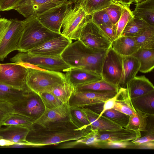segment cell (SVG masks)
<instances>
[{
	"label": "cell",
	"mask_w": 154,
	"mask_h": 154,
	"mask_svg": "<svg viewBox=\"0 0 154 154\" xmlns=\"http://www.w3.org/2000/svg\"><path fill=\"white\" fill-rule=\"evenodd\" d=\"M76 90L96 92L118 91L119 87L111 84L102 79L99 80L89 83L78 86Z\"/></svg>",
	"instance_id": "1f68e13d"
},
{
	"label": "cell",
	"mask_w": 154,
	"mask_h": 154,
	"mask_svg": "<svg viewBox=\"0 0 154 154\" xmlns=\"http://www.w3.org/2000/svg\"><path fill=\"white\" fill-rule=\"evenodd\" d=\"M71 122L69 106L68 103L51 109L45 108L43 114L33 124L43 128L61 126Z\"/></svg>",
	"instance_id": "9c48e42d"
},
{
	"label": "cell",
	"mask_w": 154,
	"mask_h": 154,
	"mask_svg": "<svg viewBox=\"0 0 154 154\" xmlns=\"http://www.w3.org/2000/svg\"><path fill=\"white\" fill-rule=\"evenodd\" d=\"M146 133L143 136L140 137L131 141L135 146L140 144L148 141H154V131L153 128L150 131H147Z\"/></svg>",
	"instance_id": "f6af8a7d"
},
{
	"label": "cell",
	"mask_w": 154,
	"mask_h": 154,
	"mask_svg": "<svg viewBox=\"0 0 154 154\" xmlns=\"http://www.w3.org/2000/svg\"><path fill=\"white\" fill-rule=\"evenodd\" d=\"M21 0H0V11H8L13 8Z\"/></svg>",
	"instance_id": "7dc6e473"
},
{
	"label": "cell",
	"mask_w": 154,
	"mask_h": 154,
	"mask_svg": "<svg viewBox=\"0 0 154 154\" xmlns=\"http://www.w3.org/2000/svg\"><path fill=\"white\" fill-rule=\"evenodd\" d=\"M1 65H0V71H1Z\"/></svg>",
	"instance_id": "9f6ffc18"
},
{
	"label": "cell",
	"mask_w": 154,
	"mask_h": 154,
	"mask_svg": "<svg viewBox=\"0 0 154 154\" xmlns=\"http://www.w3.org/2000/svg\"><path fill=\"white\" fill-rule=\"evenodd\" d=\"M126 88L131 99L154 90L153 84L144 75L135 77L128 83Z\"/></svg>",
	"instance_id": "603a6c76"
},
{
	"label": "cell",
	"mask_w": 154,
	"mask_h": 154,
	"mask_svg": "<svg viewBox=\"0 0 154 154\" xmlns=\"http://www.w3.org/2000/svg\"><path fill=\"white\" fill-rule=\"evenodd\" d=\"M72 41L61 35L48 40L27 52L35 55L51 57L61 56Z\"/></svg>",
	"instance_id": "2e32d148"
},
{
	"label": "cell",
	"mask_w": 154,
	"mask_h": 154,
	"mask_svg": "<svg viewBox=\"0 0 154 154\" xmlns=\"http://www.w3.org/2000/svg\"><path fill=\"white\" fill-rule=\"evenodd\" d=\"M150 26L144 20L134 16L127 23L121 36L134 37L139 35L148 29Z\"/></svg>",
	"instance_id": "f546056e"
},
{
	"label": "cell",
	"mask_w": 154,
	"mask_h": 154,
	"mask_svg": "<svg viewBox=\"0 0 154 154\" xmlns=\"http://www.w3.org/2000/svg\"><path fill=\"white\" fill-rule=\"evenodd\" d=\"M75 90V87L66 79L53 87L49 92L52 94L63 103H68Z\"/></svg>",
	"instance_id": "4dcf8cb0"
},
{
	"label": "cell",
	"mask_w": 154,
	"mask_h": 154,
	"mask_svg": "<svg viewBox=\"0 0 154 154\" xmlns=\"http://www.w3.org/2000/svg\"><path fill=\"white\" fill-rule=\"evenodd\" d=\"M15 144H16L15 143L0 137V146L4 147L10 146Z\"/></svg>",
	"instance_id": "f907efd6"
},
{
	"label": "cell",
	"mask_w": 154,
	"mask_h": 154,
	"mask_svg": "<svg viewBox=\"0 0 154 154\" xmlns=\"http://www.w3.org/2000/svg\"><path fill=\"white\" fill-rule=\"evenodd\" d=\"M135 109L139 110L148 116H154V90L144 95L131 99Z\"/></svg>",
	"instance_id": "d4e9b609"
},
{
	"label": "cell",
	"mask_w": 154,
	"mask_h": 154,
	"mask_svg": "<svg viewBox=\"0 0 154 154\" xmlns=\"http://www.w3.org/2000/svg\"><path fill=\"white\" fill-rule=\"evenodd\" d=\"M136 4L132 11L134 16L154 26V0H144Z\"/></svg>",
	"instance_id": "cb8c5ba5"
},
{
	"label": "cell",
	"mask_w": 154,
	"mask_h": 154,
	"mask_svg": "<svg viewBox=\"0 0 154 154\" xmlns=\"http://www.w3.org/2000/svg\"><path fill=\"white\" fill-rule=\"evenodd\" d=\"M141 136L140 132L123 127L114 130L97 131L98 139L101 142L131 141Z\"/></svg>",
	"instance_id": "ac0fdd59"
},
{
	"label": "cell",
	"mask_w": 154,
	"mask_h": 154,
	"mask_svg": "<svg viewBox=\"0 0 154 154\" xmlns=\"http://www.w3.org/2000/svg\"><path fill=\"white\" fill-rule=\"evenodd\" d=\"M113 109L130 116L137 115V111L127 88H122Z\"/></svg>",
	"instance_id": "484cf974"
},
{
	"label": "cell",
	"mask_w": 154,
	"mask_h": 154,
	"mask_svg": "<svg viewBox=\"0 0 154 154\" xmlns=\"http://www.w3.org/2000/svg\"><path fill=\"white\" fill-rule=\"evenodd\" d=\"M113 2H119V0H112Z\"/></svg>",
	"instance_id": "11a10c76"
},
{
	"label": "cell",
	"mask_w": 154,
	"mask_h": 154,
	"mask_svg": "<svg viewBox=\"0 0 154 154\" xmlns=\"http://www.w3.org/2000/svg\"><path fill=\"white\" fill-rule=\"evenodd\" d=\"M98 26L111 42L117 38L116 27L114 24H105L100 25Z\"/></svg>",
	"instance_id": "ee69618b"
},
{
	"label": "cell",
	"mask_w": 154,
	"mask_h": 154,
	"mask_svg": "<svg viewBox=\"0 0 154 154\" xmlns=\"http://www.w3.org/2000/svg\"><path fill=\"white\" fill-rule=\"evenodd\" d=\"M101 116L123 128L127 125L130 116L113 108L105 111Z\"/></svg>",
	"instance_id": "d590c367"
},
{
	"label": "cell",
	"mask_w": 154,
	"mask_h": 154,
	"mask_svg": "<svg viewBox=\"0 0 154 154\" xmlns=\"http://www.w3.org/2000/svg\"><path fill=\"white\" fill-rule=\"evenodd\" d=\"M110 47L122 56L132 55L140 48L133 37L123 35L112 41Z\"/></svg>",
	"instance_id": "7402d4cb"
},
{
	"label": "cell",
	"mask_w": 154,
	"mask_h": 154,
	"mask_svg": "<svg viewBox=\"0 0 154 154\" xmlns=\"http://www.w3.org/2000/svg\"><path fill=\"white\" fill-rule=\"evenodd\" d=\"M13 105L15 112L26 117L33 123L45 109L39 95L29 88L23 98Z\"/></svg>",
	"instance_id": "52a82bcc"
},
{
	"label": "cell",
	"mask_w": 154,
	"mask_h": 154,
	"mask_svg": "<svg viewBox=\"0 0 154 154\" xmlns=\"http://www.w3.org/2000/svg\"><path fill=\"white\" fill-rule=\"evenodd\" d=\"M91 130H79L71 123L63 126L50 128H42L33 124L26 140L29 146L57 145L62 143L77 140Z\"/></svg>",
	"instance_id": "6da1fadb"
},
{
	"label": "cell",
	"mask_w": 154,
	"mask_h": 154,
	"mask_svg": "<svg viewBox=\"0 0 154 154\" xmlns=\"http://www.w3.org/2000/svg\"><path fill=\"white\" fill-rule=\"evenodd\" d=\"M83 0H71L73 3L74 4V5H80Z\"/></svg>",
	"instance_id": "f5cc1de1"
},
{
	"label": "cell",
	"mask_w": 154,
	"mask_h": 154,
	"mask_svg": "<svg viewBox=\"0 0 154 154\" xmlns=\"http://www.w3.org/2000/svg\"><path fill=\"white\" fill-rule=\"evenodd\" d=\"M0 128V137L11 141L16 144L29 146L26 138L29 130L27 127L9 125Z\"/></svg>",
	"instance_id": "d6986e66"
},
{
	"label": "cell",
	"mask_w": 154,
	"mask_h": 154,
	"mask_svg": "<svg viewBox=\"0 0 154 154\" xmlns=\"http://www.w3.org/2000/svg\"><path fill=\"white\" fill-rule=\"evenodd\" d=\"M66 79L75 87L100 80V74L79 67H71L66 72Z\"/></svg>",
	"instance_id": "e0dca14e"
},
{
	"label": "cell",
	"mask_w": 154,
	"mask_h": 154,
	"mask_svg": "<svg viewBox=\"0 0 154 154\" xmlns=\"http://www.w3.org/2000/svg\"><path fill=\"white\" fill-rule=\"evenodd\" d=\"M144 0H134V2L137 3L138 2H139Z\"/></svg>",
	"instance_id": "db71d44e"
},
{
	"label": "cell",
	"mask_w": 154,
	"mask_h": 154,
	"mask_svg": "<svg viewBox=\"0 0 154 154\" xmlns=\"http://www.w3.org/2000/svg\"><path fill=\"white\" fill-rule=\"evenodd\" d=\"M61 4L52 0H21L12 9L27 18L36 16Z\"/></svg>",
	"instance_id": "9a60e30c"
},
{
	"label": "cell",
	"mask_w": 154,
	"mask_h": 154,
	"mask_svg": "<svg viewBox=\"0 0 154 154\" xmlns=\"http://www.w3.org/2000/svg\"><path fill=\"white\" fill-rule=\"evenodd\" d=\"M136 110L137 115L130 116L128 123L125 128L140 132H146L147 131V119L149 116L139 110Z\"/></svg>",
	"instance_id": "d6a6232c"
},
{
	"label": "cell",
	"mask_w": 154,
	"mask_h": 154,
	"mask_svg": "<svg viewBox=\"0 0 154 154\" xmlns=\"http://www.w3.org/2000/svg\"><path fill=\"white\" fill-rule=\"evenodd\" d=\"M123 57L122 69L119 87L126 88L128 83L136 76L139 70L140 64L132 55Z\"/></svg>",
	"instance_id": "ffe728a7"
},
{
	"label": "cell",
	"mask_w": 154,
	"mask_h": 154,
	"mask_svg": "<svg viewBox=\"0 0 154 154\" xmlns=\"http://www.w3.org/2000/svg\"><path fill=\"white\" fill-rule=\"evenodd\" d=\"M16 63L24 62L35 65L45 70L57 72H66L71 67L61 56L51 57L34 54L28 52H20L10 59Z\"/></svg>",
	"instance_id": "8992f818"
},
{
	"label": "cell",
	"mask_w": 154,
	"mask_h": 154,
	"mask_svg": "<svg viewBox=\"0 0 154 154\" xmlns=\"http://www.w3.org/2000/svg\"><path fill=\"white\" fill-rule=\"evenodd\" d=\"M86 114L90 124L91 129L96 131L114 130L122 127L87 107L82 108Z\"/></svg>",
	"instance_id": "44dd1931"
},
{
	"label": "cell",
	"mask_w": 154,
	"mask_h": 154,
	"mask_svg": "<svg viewBox=\"0 0 154 154\" xmlns=\"http://www.w3.org/2000/svg\"><path fill=\"white\" fill-rule=\"evenodd\" d=\"M29 89H18L0 82V101L13 105L22 98Z\"/></svg>",
	"instance_id": "83f0119b"
},
{
	"label": "cell",
	"mask_w": 154,
	"mask_h": 154,
	"mask_svg": "<svg viewBox=\"0 0 154 154\" xmlns=\"http://www.w3.org/2000/svg\"><path fill=\"white\" fill-rule=\"evenodd\" d=\"M14 112L12 104L0 101V128L3 122Z\"/></svg>",
	"instance_id": "b9f144b4"
},
{
	"label": "cell",
	"mask_w": 154,
	"mask_h": 154,
	"mask_svg": "<svg viewBox=\"0 0 154 154\" xmlns=\"http://www.w3.org/2000/svg\"><path fill=\"white\" fill-rule=\"evenodd\" d=\"M92 20L99 25L105 24H112L107 14L106 9L95 12L91 15Z\"/></svg>",
	"instance_id": "60d3db41"
},
{
	"label": "cell",
	"mask_w": 154,
	"mask_h": 154,
	"mask_svg": "<svg viewBox=\"0 0 154 154\" xmlns=\"http://www.w3.org/2000/svg\"><path fill=\"white\" fill-rule=\"evenodd\" d=\"M122 65L123 57L110 47L107 50L102 64L100 74L102 79L119 87Z\"/></svg>",
	"instance_id": "30bf717a"
},
{
	"label": "cell",
	"mask_w": 154,
	"mask_h": 154,
	"mask_svg": "<svg viewBox=\"0 0 154 154\" xmlns=\"http://www.w3.org/2000/svg\"><path fill=\"white\" fill-rule=\"evenodd\" d=\"M45 108L51 109L57 107L63 103L51 93L43 92L38 94Z\"/></svg>",
	"instance_id": "ab89813d"
},
{
	"label": "cell",
	"mask_w": 154,
	"mask_h": 154,
	"mask_svg": "<svg viewBox=\"0 0 154 154\" xmlns=\"http://www.w3.org/2000/svg\"><path fill=\"white\" fill-rule=\"evenodd\" d=\"M11 21L5 18H0V43L9 27Z\"/></svg>",
	"instance_id": "c3c4849f"
},
{
	"label": "cell",
	"mask_w": 154,
	"mask_h": 154,
	"mask_svg": "<svg viewBox=\"0 0 154 154\" xmlns=\"http://www.w3.org/2000/svg\"><path fill=\"white\" fill-rule=\"evenodd\" d=\"M33 122L26 117L14 112L2 123V125H14L28 127L29 129Z\"/></svg>",
	"instance_id": "8d00e7d4"
},
{
	"label": "cell",
	"mask_w": 154,
	"mask_h": 154,
	"mask_svg": "<svg viewBox=\"0 0 154 154\" xmlns=\"http://www.w3.org/2000/svg\"><path fill=\"white\" fill-rule=\"evenodd\" d=\"M118 91L96 92L75 90L68 103L69 106L80 108L103 104L106 100L114 96Z\"/></svg>",
	"instance_id": "7c38bea8"
},
{
	"label": "cell",
	"mask_w": 154,
	"mask_h": 154,
	"mask_svg": "<svg viewBox=\"0 0 154 154\" xmlns=\"http://www.w3.org/2000/svg\"><path fill=\"white\" fill-rule=\"evenodd\" d=\"M8 30L0 43V61H3L9 53L18 50L24 27V21L11 19Z\"/></svg>",
	"instance_id": "4fadbf2b"
},
{
	"label": "cell",
	"mask_w": 154,
	"mask_h": 154,
	"mask_svg": "<svg viewBox=\"0 0 154 154\" xmlns=\"http://www.w3.org/2000/svg\"><path fill=\"white\" fill-rule=\"evenodd\" d=\"M134 0H119V3L122 5L130 7V5L133 2H134Z\"/></svg>",
	"instance_id": "816d5d0a"
},
{
	"label": "cell",
	"mask_w": 154,
	"mask_h": 154,
	"mask_svg": "<svg viewBox=\"0 0 154 154\" xmlns=\"http://www.w3.org/2000/svg\"><path fill=\"white\" fill-rule=\"evenodd\" d=\"M107 50L89 48L78 40L71 43L61 56L71 67H81L100 74Z\"/></svg>",
	"instance_id": "7a4b0ae2"
},
{
	"label": "cell",
	"mask_w": 154,
	"mask_h": 154,
	"mask_svg": "<svg viewBox=\"0 0 154 154\" xmlns=\"http://www.w3.org/2000/svg\"><path fill=\"white\" fill-rule=\"evenodd\" d=\"M135 144L131 141H110L101 142V148H123L135 147Z\"/></svg>",
	"instance_id": "7bdbcfd3"
},
{
	"label": "cell",
	"mask_w": 154,
	"mask_h": 154,
	"mask_svg": "<svg viewBox=\"0 0 154 154\" xmlns=\"http://www.w3.org/2000/svg\"><path fill=\"white\" fill-rule=\"evenodd\" d=\"M71 122L79 130L90 129V124L82 108L69 106Z\"/></svg>",
	"instance_id": "f1b7e54d"
},
{
	"label": "cell",
	"mask_w": 154,
	"mask_h": 154,
	"mask_svg": "<svg viewBox=\"0 0 154 154\" xmlns=\"http://www.w3.org/2000/svg\"><path fill=\"white\" fill-rule=\"evenodd\" d=\"M91 18L81 5H72L68 8L63 20L61 34L70 40H78L81 29Z\"/></svg>",
	"instance_id": "5b68a950"
},
{
	"label": "cell",
	"mask_w": 154,
	"mask_h": 154,
	"mask_svg": "<svg viewBox=\"0 0 154 154\" xmlns=\"http://www.w3.org/2000/svg\"><path fill=\"white\" fill-rule=\"evenodd\" d=\"M122 88L120 87L116 94L112 97L106 100L103 103L102 110L100 114L99 117L105 111L113 108L118 97L120 93Z\"/></svg>",
	"instance_id": "bcb514c9"
},
{
	"label": "cell",
	"mask_w": 154,
	"mask_h": 154,
	"mask_svg": "<svg viewBox=\"0 0 154 154\" xmlns=\"http://www.w3.org/2000/svg\"><path fill=\"white\" fill-rule=\"evenodd\" d=\"M26 85L32 91L39 94L49 92L54 86L66 80L62 72L27 69Z\"/></svg>",
	"instance_id": "277c9868"
},
{
	"label": "cell",
	"mask_w": 154,
	"mask_h": 154,
	"mask_svg": "<svg viewBox=\"0 0 154 154\" xmlns=\"http://www.w3.org/2000/svg\"><path fill=\"white\" fill-rule=\"evenodd\" d=\"M71 0H67L63 4L52 8L35 16L45 26L54 32L61 34L63 21L66 12L72 5Z\"/></svg>",
	"instance_id": "5bb4252c"
},
{
	"label": "cell",
	"mask_w": 154,
	"mask_h": 154,
	"mask_svg": "<svg viewBox=\"0 0 154 154\" xmlns=\"http://www.w3.org/2000/svg\"><path fill=\"white\" fill-rule=\"evenodd\" d=\"M23 21L24 27L19 45V52H27L47 41L62 35L46 28L35 16H30Z\"/></svg>",
	"instance_id": "3957f363"
},
{
	"label": "cell",
	"mask_w": 154,
	"mask_h": 154,
	"mask_svg": "<svg viewBox=\"0 0 154 154\" xmlns=\"http://www.w3.org/2000/svg\"><path fill=\"white\" fill-rule=\"evenodd\" d=\"M133 37L140 48L154 49V26L149 28L142 34Z\"/></svg>",
	"instance_id": "e575fe53"
},
{
	"label": "cell",
	"mask_w": 154,
	"mask_h": 154,
	"mask_svg": "<svg viewBox=\"0 0 154 154\" xmlns=\"http://www.w3.org/2000/svg\"><path fill=\"white\" fill-rule=\"evenodd\" d=\"M79 40L85 46L94 49L108 50L111 42L91 18L82 27Z\"/></svg>",
	"instance_id": "ba28073f"
},
{
	"label": "cell",
	"mask_w": 154,
	"mask_h": 154,
	"mask_svg": "<svg viewBox=\"0 0 154 154\" xmlns=\"http://www.w3.org/2000/svg\"><path fill=\"white\" fill-rule=\"evenodd\" d=\"M113 2L112 0H83L80 5L91 15L95 12L106 8Z\"/></svg>",
	"instance_id": "836d02e7"
},
{
	"label": "cell",
	"mask_w": 154,
	"mask_h": 154,
	"mask_svg": "<svg viewBox=\"0 0 154 154\" xmlns=\"http://www.w3.org/2000/svg\"><path fill=\"white\" fill-rule=\"evenodd\" d=\"M0 65V82L20 89L28 88L26 85L27 69L15 63Z\"/></svg>",
	"instance_id": "8fae6325"
},
{
	"label": "cell",
	"mask_w": 154,
	"mask_h": 154,
	"mask_svg": "<svg viewBox=\"0 0 154 154\" xmlns=\"http://www.w3.org/2000/svg\"><path fill=\"white\" fill-rule=\"evenodd\" d=\"M132 56L140 64L139 71L143 73L151 72L154 67V49L140 48Z\"/></svg>",
	"instance_id": "4316f807"
},
{
	"label": "cell",
	"mask_w": 154,
	"mask_h": 154,
	"mask_svg": "<svg viewBox=\"0 0 154 154\" xmlns=\"http://www.w3.org/2000/svg\"><path fill=\"white\" fill-rule=\"evenodd\" d=\"M124 6L119 3L113 2L106 8L112 24H116L118 21L123 11Z\"/></svg>",
	"instance_id": "f35d334b"
},
{
	"label": "cell",
	"mask_w": 154,
	"mask_h": 154,
	"mask_svg": "<svg viewBox=\"0 0 154 154\" xmlns=\"http://www.w3.org/2000/svg\"><path fill=\"white\" fill-rule=\"evenodd\" d=\"M134 17L130 7L124 6L123 11L118 22L114 24L117 38L121 36L122 32L129 21Z\"/></svg>",
	"instance_id": "74e56055"
},
{
	"label": "cell",
	"mask_w": 154,
	"mask_h": 154,
	"mask_svg": "<svg viewBox=\"0 0 154 154\" xmlns=\"http://www.w3.org/2000/svg\"><path fill=\"white\" fill-rule=\"evenodd\" d=\"M135 147H136L137 149H154V141L145 142L139 145L135 146Z\"/></svg>",
	"instance_id": "681fc988"
}]
</instances>
